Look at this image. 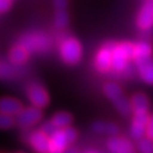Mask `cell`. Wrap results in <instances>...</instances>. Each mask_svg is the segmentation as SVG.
Here are the masks:
<instances>
[{"mask_svg": "<svg viewBox=\"0 0 153 153\" xmlns=\"http://www.w3.org/2000/svg\"><path fill=\"white\" fill-rule=\"evenodd\" d=\"M59 55L67 65H76L82 59L83 48L79 40L74 36H66L59 43Z\"/></svg>", "mask_w": 153, "mask_h": 153, "instance_id": "obj_4", "label": "cell"}, {"mask_svg": "<svg viewBox=\"0 0 153 153\" xmlns=\"http://www.w3.org/2000/svg\"><path fill=\"white\" fill-rule=\"evenodd\" d=\"M50 136V153H61L66 151L77 138V131L71 126L66 128H56Z\"/></svg>", "mask_w": 153, "mask_h": 153, "instance_id": "obj_3", "label": "cell"}, {"mask_svg": "<svg viewBox=\"0 0 153 153\" xmlns=\"http://www.w3.org/2000/svg\"><path fill=\"white\" fill-rule=\"evenodd\" d=\"M131 104L133 110L136 109H149V98L144 93H135L131 99Z\"/></svg>", "mask_w": 153, "mask_h": 153, "instance_id": "obj_19", "label": "cell"}, {"mask_svg": "<svg viewBox=\"0 0 153 153\" xmlns=\"http://www.w3.org/2000/svg\"><path fill=\"white\" fill-rule=\"evenodd\" d=\"M92 131L97 134H101V135H109V136H114L119 133V128L118 126L114 124V123H109V121H102L99 120L93 123Z\"/></svg>", "mask_w": 153, "mask_h": 153, "instance_id": "obj_15", "label": "cell"}, {"mask_svg": "<svg viewBox=\"0 0 153 153\" xmlns=\"http://www.w3.org/2000/svg\"><path fill=\"white\" fill-rule=\"evenodd\" d=\"M135 43L129 41H123L114 43L112 47V69L116 73H124L129 67L133 60Z\"/></svg>", "mask_w": 153, "mask_h": 153, "instance_id": "obj_2", "label": "cell"}, {"mask_svg": "<svg viewBox=\"0 0 153 153\" xmlns=\"http://www.w3.org/2000/svg\"><path fill=\"white\" fill-rule=\"evenodd\" d=\"M133 118H131L129 134L133 137V140H140L143 136H145V128L148 124L149 109H136L133 110Z\"/></svg>", "mask_w": 153, "mask_h": 153, "instance_id": "obj_7", "label": "cell"}, {"mask_svg": "<svg viewBox=\"0 0 153 153\" xmlns=\"http://www.w3.org/2000/svg\"><path fill=\"white\" fill-rule=\"evenodd\" d=\"M107 148L112 153H131L134 151V144L131 140L124 136L114 135L107 141Z\"/></svg>", "mask_w": 153, "mask_h": 153, "instance_id": "obj_12", "label": "cell"}, {"mask_svg": "<svg viewBox=\"0 0 153 153\" xmlns=\"http://www.w3.org/2000/svg\"><path fill=\"white\" fill-rule=\"evenodd\" d=\"M41 129H43L45 133H48L50 135V134L56 129V127H55V125L51 123V120H49V121H45L43 125L41 126Z\"/></svg>", "mask_w": 153, "mask_h": 153, "instance_id": "obj_24", "label": "cell"}, {"mask_svg": "<svg viewBox=\"0 0 153 153\" xmlns=\"http://www.w3.org/2000/svg\"><path fill=\"white\" fill-rule=\"evenodd\" d=\"M16 124V119L14 116L7 115L0 111V129H9Z\"/></svg>", "mask_w": 153, "mask_h": 153, "instance_id": "obj_22", "label": "cell"}, {"mask_svg": "<svg viewBox=\"0 0 153 153\" xmlns=\"http://www.w3.org/2000/svg\"><path fill=\"white\" fill-rule=\"evenodd\" d=\"M19 66L14 65L13 62L0 61V79H11L17 76V71Z\"/></svg>", "mask_w": 153, "mask_h": 153, "instance_id": "obj_18", "label": "cell"}, {"mask_svg": "<svg viewBox=\"0 0 153 153\" xmlns=\"http://www.w3.org/2000/svg\"><path fill=\"white\" fill-rule=\"evenodd\" d=\"M19 42H22L31 52L38 53L47 52L51 44L50 38L42 32H32L25 34Z\"/></svg>", "mask_w": 153, "mask_h": 153, "instance_id": "obj_5", "label": "cell"}, {"mask_svg": "<svg viewBox=\"0 0 153 153\" xmlns=\"http://www.w3.org/2000/svg\"><path fill=\"white\" fill-rule=\"evenodd\" d=\"M50 120L55 125L56 128H66L71 125L73 116L67 111H59L52 116V118Z\"/></svg>", "mask_w": 153, "mask_h": 153, "instance_id": "obj_17", "label": "cell"}, {"mask_svg": "<svg viewBox=\"0 0 153 153\" xmlns=\"http://www.w3.org/2000/svg\"><path fill=\"white\" fill-rule=\"evenodd\" d=\"M31 53L32 52L22 42H18L10 49L9 53H8V59L14 65L22 66L28 60Z\"/></svg>", "mask_w": 153, "mask_h": 153, "instance_id": "obj_13", "label": "cell"}, {"mask_svg": "<svg viewBox=\"0 0 153 153\" xmlns=\"http://www.w3.org/2000/svg\"><path fill=\"white\" fill-rule=\"evenodd\" d=\"M26 97H27L30 103L38 107V108H44L50 102V97L48 91L45 90L42 84L36 82H33L28 84L26 88Z\"/></svg>", "mask_w": 153, "mask_h": 153, "instance_id": "obj_8", "label": "cell"}, {"mask_svg": "<svg viewBox=\"0 0 153 153\" xmlns=\"http://www.w3.org/2000/svg\"><path fill=\"white\" fill-rule=\"evenodd\" d=\"M42 118H43L42 109L34 107L32 104L30 107L23 108L15 117L16 124L22 128H30L32 126H35L42 120Z\"/></svg>", "mask_w": 153, "mask_h": 153, "instance_id": "obj_6", "label": "cell"}, {"mask_svg": "<svg viewBox=\"0 0 153 153\" xmlns=\"http://www.w3.org/2000/svg\"><path fill=\"white\" fill-rule=\"evenodd\" d=\"M68 21H69V18H68V14H67V11L66 9H57L55 14V25L56 27L58 28H62L67 26V24H68Z\"/></svg>", "mask_w": 153, "mask_h": 153, "instance_id": "obj_21", "label": "cell"}, {"mask_svg": "<svg viewBox=\"0 0 153 153\" xmlns=\"http://www.w3.org/2000/svg\"><path fill=\"white\" fill-rule=\"evenodd\" d=\"M103 93L112 103L125 95L124 92H123V88H120V85H118L115 82L105 83L103 85Z\"/></svg>", "mask_w": 153, "mask_h": 153, "instance_id": "obj_16", "label": "cell"}, {"mask_svg": "<svg viewBox=\"0 0 153 153\" xmlns=\"http://www.w3.org/2000/svg\"><path fill=\"white\" fill-rule=\"evenodd\" d=\"M112 47L114 42L103 44L94 57V67L100 73H108L112 69Z\"/></svg>", "mask_w": 153, "mask_h": 153, "instance_id": "obj_9", "label": "cell"}, {"mask_svg": "<svg viewBox=\"0 0 153 153\" xmlns=\"http://www.w3.org/2000/svg\"><path fill=\"white\" fill-rule=\"evenodd\" d=\"M133 61L142 81L148 85H153V49L146 41L137 42L134 45Z\"/></svg>", "mask_w": 153, "mask_h": 153, "instance_id": "obj_1", "label": "cell"}, {"mask_svg": "<svg viewBox=\"0 0 153 153\" xmlns=\"http://www.w3.org/2000/svg\"><path fill=\"white\" fill-rule=\"evenodd\" d=\"M137 150L142 153H153V140L146 136L137 140Z\"/></svg>", "mask_w": 153, "mask_h": 153, "instance_id": "obj_20", "label": "cell"}, {"mask_svg": "<svg viewBox=\"0 0 153 153\" xmlns=\"http://www.w3.org/2000/svg\"><path fill=\"white\" fill-rule=\"evenodd\" d=\"M145 136L153 140V115H150L149 117L146 128H145Z\"/></svg>", "mask_w": 153, "mask_h": 153, "instance_id": "obj_23", "label": "cell"}, {"mask_svg": "<svg viewBox=\"0 0 153 153\" xmlns=\"http://www.w3.org/2000/svg\"><path fill=\"white\" fill-rule=\"evenodd\" d=\"M53 5H55L56 9H66L67 0H53Z\"/></svg>", "mask_w": 153, "mask_h": 153, "instance_id": "obj_26", "label": "cell"}, {"mask_svg": "<svg viewBox=\"0 0 153 153\" xmlns=\"http://www.w3.org/2000/svg\"><path fill=\"white\" fill-rule=\"evenodd\" d=\"M11 6V0H0V13L9 10Z\"/></svg>", "mask_w": 153, "mask_h": 153, "instance_id": "obj_25", "label": "cell"}, {"mask_svg": "<svg viewBox=\"0 0 153 153\" xmlns=\"http://www.w3.org/2000/svg\"><path fill=\"white\" fill-rule=\"evenodd\" d=\"M27 142L30 146L36 152L50 153V136L41 128L30 133Z\"/></svg>", "mask_w": 153, "mask_h": 153, "instance_id": "obj_10", "label": "cell"}, {"mask_svg": "<svg viewBox=\"0 0 153 153\" xmlns=\"http://www.w3.org/2000/svg\"><path fill=\"white\" fill-rule=\"evenodd\" d=\"M136 26L141 31H150L153 27V0H145L136 16Z\"/></svg>", "mask_w": 153, "mask_h": 153, "instance_id": "obj_11", "label": "cell"}, {"mask_svg": "<svg viewBox=\"0 0 153 153\" xmlns=\"http://www.w3.org/2000/svg\"><path fill=\"white\" fill-rule=\"evenodd\" d=\"M23 103L16 98L11 97H2L0 98V111L5 112L7 115L16 117L18 112L23 109Z\"/></svg>", "mask_w": 153, "mask_h": 153, "instance_id": "obj_14", "label": "cell"}]
</instances>
